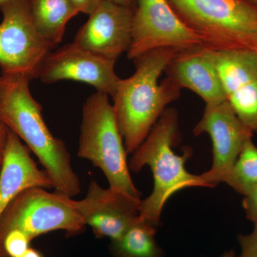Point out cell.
I'll list each match as a JSON object with an SVG mask.
<instances>
[{"label":"cell","instance_id":"obj_1","mask_svg":"<svg viewBox=\"0 0 257 257\" xmlns=\"http://www.w3.org/2000/svg\"><path fill=\"white\" fill-rule=\"evenodd\" d=\"M26 76L0 75V121L30 149L50 175L55 192L73 197L82 190L63 140L55 138L32 96Z\"/></svg>","mask_w":257,"mask_h":257},{"label":"cell","instance_id":"obj_2","mask_svg":"<svg viewBox=\"0 0 257 257\" xmlns=\"http://www.w3.org/2000/svg\"><path fill=\"white\" fill-rule=\"evenodd\" d=\"M179 52L165 48L147 52L134 60L133 75L120 79L112 104L127 154L138 150L167 106L180 96L182 88L170 77L159 82Z\"/></svg>","mask_w":257,"mask_h":257},{"label":"cell","instance_id":"obj_3","mask_svg":"<svg viewBox=\"0 0 257 257\" xmlns=\"http://www.w3.org/2000/svg\"><path fill=\"white\" fill-rule=\"evenodd\" d=\"M179 139L178 113L174 108H167L128 162L134 173L145 166L152 171L153 190L142 200L140 216L156 226L160 224L166 203L176 192L188 187H205L200 175H192L186 170L185 162L192 155L190 150L183 155L174 151Z\"/></svg>","mask_w":257,"mask_h":257},{"label":"cell","instance_id":"obj_4","mask_svg":"<svg viewBox=\"0 0 257 257\" xmlns=\"http://www.w3.org/2000/svg\"><path fill=\"white\" fill-rule=\"evenodd\" d=\"M126 155L109 95L96 92L83 106L77 156L99 168L111 189L142 200L130 175Z\"/></svg>","mask_w":257,"mask_h":257},{"label":"cell","instance_id":"obj_5","mask_svg":"<svg viewBox=\"0 0 257 257\" xmlns=\"http://www.w3.org/2000/svg\"><path fill=\"white\" fill-rule=\"evenodd\" d=\"M179 18L214 51L257 52V7L246 0H168Z\"/></svg>","mask_w":257,"mask_h":257},{"label":"cell","instance_id":"obj_6","mask_svg":"<svg viewBox=\"0 0 257 257\" xmlns=\"http://www.w3.org/2000/svg\"><path fill=\"white\" fill-rule=\"evenodd\" d=\"M86 226L72 197L43 187H30L19 194L0 216V257H8L4 241L13 230L23 231L32 241L58 230H63L68 237L77 236Z\"/></svg>","mask_w":257,"mask_h":257},{"label":"cell","instance_id":"obj_7","mask_svg":"<svg viewBox=\"0 0 257 257\" xmlns=\"http://www.w3.org/2000/svg\"><path fill=\"white\" fill-rule=\"evenodd\" d=\"M0 69L3 75L37 79L42 64L54 47L37 32L28 0L0 4Z\"/></svg>","mask_w":257,"mask_h":257},{"label":"cell","instance_id":"obj_8","mask_svg":"<svg viewBox=\"0 0 257 257\" xmlns=\"http://www.w3.org/2000/svg\"><path fill=\"white\" fill-rule=\"evenodd\" d=\"M204 46L202 40L182 21L168 0H138L134 11L130 60L159 50L179 51Z\"/></svg>","mask_w":257,"mask_h":257},{"label":"cell","instance_id":"obj_9","mask_svg":"<svg viewBox=\"0 0 257 257\" xmlns=\"http://www.w3.org/2000/svg\"><path fill=\"white\" fill-rule=\"evenodd\" d=\"M196 136L206 133L212 143L210 170L200 175L205 187L224 182L245 143L253 133L240 121L227 101L206 106L202 119L193 130Z\"/></svg>","mask_w":257,"mask_h":257},{"label":"cell","instance_id":"obj_10","mask_svg":"<svg viewBox=\"0 0 257 257\" xmlns=\"http://www.w3.org/2000/svg\"><path fill=\"white\" fill-rule=\"evenodd\" d=\"M115 63L116 61L94 55L72 42L49 53L37 79L45 84L62 80L87 83L96 92L112 97L120 80L115 72Z\"/></svg>","mask_w":257,"mask_h":257},{"label":"cell","instance_id":"obj_11","mask_svg":"<svg viewBox=\"0 0 257 257\" xmlns=\"http://www.w3.org/2000/svg\"><path fill=\"white\" fill-rule=\"evenodd\" d=\"M134 11L101 0L77 32L73 43L103 58L117 60L131 45Z\"/></svg>","mask_w":257,"mask_h":257},{"label":"cell","instance_id":"obj_12","mask_svg":"<svg viewBox=\"0 0 257 257\" xmlns=\"http://www.w3.org/2000/svg\"><path fill=\"white\" fill-rule=\"evenodd\" d=\"M226 101L243 123L257 133V52L214 51Z\"/></svg>","mask_w":257,"mask_h":257},{"label":"cell","instance_id":"obj_13","mask_svg":"<svg viewBox=\"0 0 257 257\" xmlns=\"http://www.w3.org/2000/svg\"><path fill=\"white\" fill-rule=\"evenodd\" d=\"M141 203L110 187L102 188L95 181L89 184L84 199H73L74 207L96 237L111 240L120 237L140 215Z\"/></svg>","mask_w":257,"mask_h":257},{"label":"cell","instance_id":"obj_14","mask_svg":"<svg viewBox=\"0 0 257 257\" xmlns=\"http://www.w3.org/2000/svg\"><path fill=\"white\" fill-rule=\"evenodd\" d=\"M165 72L182 89H190L200 96L206 106L226 101L216 68L214 50L199 46L180 51L170 61Z\"/></svg>","mask_w":257,"mask_h":257},{"label":"cell","instance_id":"obj_15","mask_svg":"<svg viewBox=\"0 0 257 257\" xmlns=\"http://www.w3.org/2000/svg\"><path fill=\"white\" fill-rule=\"evenodd\" d=\"M31 153L30 149L10 130L0 170V216L10 203L25 189L33 187L52 189L50 175L45 170L39 168Z\"/></svg>","mask_w":257,"mask_h":257},{"label":"cell","instance_id":"obj_16","mask_svg":"<svg viewBox=\"0 0 257 257\" xmlns=\"http://www.w3.org/2000/svg\"><path fill=\"white\" fill-rule=\"evenodd\" d=\"M37 32L55 48L62 42L66 26L79 14L70 0H28Z\"/></svg>","mask_w":257,"mask_h":257},{"label":"cell","instance_id":"obj_17","mask_svg":"<svg viewBox=\"0 0 257 257\" xmlns=\"http://www.w3.org/2000/svg\"><path fill=\"white\" fill-rule=\"evenodd\" d=\"M157 226L140 215L117 239L111 240L112 257H165L156 239Z\"/></svg>","mask_w":257,"mask_h":257},{"label":"cell","instance_id":"obj_18","mask_svg":"<svg viewBox=\"0 0 257 257\" xmlns=\"http://www.w3.org/2000/svg\"><path fill=\"white\" fill-rule=\"evenodd\" d=\"M224 183L243 197L257 187V147L252 138L245 143Z\"/></svg>","mask_w":257,"mask_h":257},{"label":"cell","instance_id":"obj_19","mask_svg":"<svg viewBox=\"0 0 257 257\" xmlns=\"http://www.w3.org/2000/svg\"><path fill=\"white\" fill-rule=\"evenodd\" d=\"M31 240L23 231L15 229L7 235L4 249L8 257H19L30 248Z\"/></svg>","mask_w":257,"mask_h":257},{"label":"cell","instance_id":"obj_20","mask_svg":"<svg viewBox=\"0 0 257 257\" xmlns=\"http://www.w3.org/2000/svg\"><path fill=\"white\" fill-rule=\"evenodd\" d=\"M253 225L251 233L238 236L241 253L236 257H257V224Z\"/></svg>","mask_w":257,"mask_h":257},{"label":"cell","instance_id":"obj_21","mask_svg":"<svg viewBox=\"0 0 257 257\" xmlns=\"http://www.w3.org/2000/svg\"><path fill=\"white\" fill-rule=\"evenodd\" d=\"M243 208L246 218L253 223L257 224V187L244 196L243 199Z\"/></svg>","mask_w":257,"mask_h":257},{"label":"cell","instance_id":"obj_22","mask_svg":"<svg viewBox=\"0 0 257 257\" xmlns=\"http://www.w3.org/2000/svg\"><path fill=\"white\" fill-rule=\"evenodd\" d=\"M79 13L90 15L101 0H70Z\"/></svg>","mask_w":257,"mask_h":257},{"label":"cell","instance_id":"obj_23","mask_svg":"<svg viewBox=\"0 0 257 257\" xmlns=\"http://www.w3.org/2000/svg\"><path fill=\"white\" fill-rule=\"evenodd\" d=\"M9 128L0 121V170L4 161L5 151H6L7 143H8Z\"/></svg>","mask_w":257,"mask_h":257},{"label":"cell","instance_id":"obj_24","mask_svg":"<svg viewBox=\"0 0 257 257\" xmlns=\"http://www.w3.org/2000/svg\"><path fill=\"white\" fill-rule=\"evenodd\" d=\"M109 1L134 10L135 9V4L137 3V0H109Z\"/></svg>","mask_w":257,"mask_h":257},{"label":"cell","instance_id":"obj_25","mask_svg":"<svg viewBox=\"0 0 257 257\" xmlns=\"http://www.w3.org/2000/svg\"><path fill=\"white\" fill-rule=\"evenodd\" d=\"M19 257H44L41 253L35 248L30 247L23 254Z\"/></svg>","mask_w":257,"mask_h":257},{"label":"cell","instance_id":"obj_26","mask_svg":"<svg viewBox=\"0 0 257 257\" xmlns=\"http://www.w3.org/2000/svg\"><path fill=\"white\" fill-rule=\"evenodd\" d=\"M221 257H236V255H235L234 251L230 250V251H226V252L223 253Z\"/></svg>","mask_w":257,"mask_h":257},{"label":"cell","instance_id":"obj_27","mask_svg":"<svg viewBox=\"0 0 257 257\" xmlns=\"http://www.w3.org/2000/svg\"><path fill=\"white\" fill-rule=\"evenodd\" d=\"M246 1H247L248 3H251V4L257 7V0H246Z\"/></svg>","mask_w":257,"mask_h":257},{"label":"cell","instance_id":"obj_28","mask_svg":"<svg viewBox=\"0 0 257 257\" xmlns=\"http://www.w3.org/2000/svg\"><path fill=\"white\" fill-rule=\"evenodd\" d=\"M5 1H7V0H0V4H2V3H4Z\"/></svg>","mask_w":257,"mask_h":257}]
</instances>
